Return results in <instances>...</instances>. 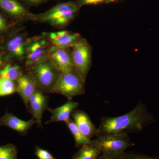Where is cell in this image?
Segmentation results:
<instances>
[{"instance_id": "obj_1", "label": "cell", "mask_w": 159, "mask_h": 159, "mask_svg": "<svg viewBox=\"0 0 159 159\" xmlns=\"http://www.w3.org/2000/svg\"><path fill=\"white\" fill-rule=\"evenodd\" d=\"M152 117L142 102L129 112L116 117H102L99 127L98 136L113 134L139 133L152 122Z\"/></svg>"}, {"instance_id": "obj_2", "label": "cell", "mask_w": 159, "mask_h": 159, "mask_svg": "<svg viewBox=\"0 0 159 159\" xmlns=\"http://www.w3.org/2000/svg\"><path fill=\"white\" fill-rule=\"evenodd\" d=\"M91 143L99 148L108 159H120L125 150L135 144L127 134H113L97 136Z\"/></svg>"}, {"instance_id": "obj_3", "label": "cell", "mask_w": 159, "mask_h": 159, "mask_svg": "<svg viewBox=\"0 0 159 159\" xmlns=\"http://www.w3.org/2000/svg\"><path fill=\"white\" fill-rule=\"evenodd\" d=\"M80 7L79 3L76 2L61 3L44 13L34 14V20L56 27H63L74 19Z\"/></svg>"}, {"instance_id": "obj_4", "label": "cell", "mask_w": 159, "mask_h": 159, "mask_svg": "<svg viewBox=\"0 0 159 159\" xmlns=\"http://www.w3.org/2000/svg\"><path fill=\"white\" fill-rule=\"evenodd\" d=\"M28 75L32 78L37 89L43 93H51L60 72L50 59L47 58L29 68Z\"/></svg>"}, {"instance_id": "obj_5", "label": "cell", "mask_w": 159, "mask_h": 159, "mask_svg": "<svg viewBox=\"0 0 159 159\" xmlns=\"http://www.w3.org/2000/svg\"><path fill=\"white\" fill-rule=\"evenodd\" d=\"M84 83L75 70L60 73L51 93L61 94L72 100L74 97L85 93Z\"/></svg>"}, {"instance_id": "obj_6", "label": "cell", "mask_w": 159, "mask_h": 159, "mask_svg": "<svg viewBox=\"0 0 159 159\" xmlns=\"http://www.w3.org/2000/svg\"><path fill=\"white\" fill-rule=\"evenodd\" d=\"M72 48L71 53L74 68L80 78L85 82L91 67L92 48L84 39H81Z\"/></svg>"}, {"instance_id": "obj_7", "label": "cell", "mask_w": 159, "mask_h": 159, "mask_svg": "<svg viewBox=\"0 0 159 159\" xmlns=\"http://www.w3.org/2000/svg\"><path fill=\"white\" fill-rule=\"evenodd\" d=\"M48 45L47 40L41 37L29 39L26 43V65L29 68L48 58Z\"/></svg>"}, {"instance_id": "obj_8", "label": "cell", "mask_w": 159, "mask_h": 159, "mask_svg": "<svg viewBox=\"0 0 159 159\" xmlns=\"http://www.w3.org/2000/svg\"><path fill=\"white\" fill-rule=\"evenodd\" d=\"M48 56L49 59L60 73H67L75 70L72 53L69 48L53 46L49 49Z\"/></svg>"}, {"instance_id": "obj_9", "label": "cell", "mask_w": 159, "mask_h": 159, "mask_svg": "<svg viewBox=\"0 0 159 159\" xmlns=\"http://www.w3.org/2000/svg\"><path fill=\"white\" fill-rule=\"evenodd\" d=\"M48 97L38 90L31 95L29 99L28 109L33 119L37 121L38 125L41 128L43 127L42 119L43 114L48 108Z\"/></svg>"}, {"instance_id": "obj_10", "label": "cell", "mask_w": 159, "mask_h": 159, "mask_svg": "<svg viewBox=\"0 0 159 159\" xmlns=\"http://www.w3.org/2000/svg\"><path fill=\"white\" fill-rule=\"evenodd\" d=\"M71 116L80 130L87 138L91 140L92 138L97 136V128L93 124L87 113L75 109Z\"/></svg>"}, {"instance_id": "obj_11", "label": "cell", "mask_w": 159, "mask_h": 159, "mask_svg": "<svg viewBox=\"0 0 159 159\" xmlns=\"http://www.w3.org/2000/svg\"><path fill=\"white\" fill-rule=\"evenodd\" d=\"M37 123V121L34 119L25 121L7 112L0 118V125L7 126L21 134L28 132L34 124Z\"/></svg>"}, {"instance_id": "obj_12", "label": "cell", "mask_w": 159, "mask_h": 159, "mask_svg": "<svg viewBox=\"0 0 159 159\" xmlns=\"http://www.w3.org/2000/svg\"><path fill=\"white\" fill-rule=\"evenodd\" d=\"M81 39L78 33L67 31H56L49 34V39L53 46L63 48L73 47Z\"/></svg>"}, {"instance_id": "obj_13", "label": "cell", "mask_w": 159, "mask_h": 159, "mask_svg": "<svg viewBox=\"0 0 159 159\" xmlns=\"http://www.w3.org/2000/svg\"><path fill=\"white\" fill-rule=\"evenodd\" d=\"M0 8L16 18L21 20L34 19V14L29 12L17 0H0Z\"/></svg>"}, {"instance_id": "obj_14", "label": "cell", "mask_w": 159, "mask_h": 159, "mask_svg": "<svg viewBox=\"0 0 159 159\" xmlns=\"http://www.w3.org/2000/svg\"><path fill=\"white\" fill-rule=\"evenodd\" d=\"M79 103L74 102L71 100H69L64 105L52 109L48 108V110L51 113V119L46 124L58 122H66L70 118L71 114L78 107Z\"/></svg>"}, {"instance_id": "obj_15", "label": "cell", "mask_w": 159, "mask_h": 159, "mask_svg": "<svg viewBox=\"0 0 159 159\" xmlns=\"http://www.w3.org/2000/svg\"><path fill=\"white\" fill-rule=\"evenodd\" d=\"M16 82V92L21 97L26 108L28 109L30 97L38 90L33 80L28 74H23Z\"/></svg>"}, {"instance_id": "obj_16", "label": "cell", "mask_w": 159, "mask_h": 159, "mask_svg": "<svg viewBox=\"0 0 159 159\" xmlns=\"http://www.w3.org/2000/svg\"><path fill=\"white\" fill-rule=\"evenodd\" d=\"M101 154L99 148L91 142L81 146L73 156L72 159H96Z\"/></svg>"}, {"instance_id": "obj_17", "label": "cell", "mask_w": 159, "mask_h": 159, "mask_svg": "<svg viewBox=\"0 0 159 159\" xmlns=\"http://www.w3.org/2000/svg\"><path fill=\"white\" fill-rule=\"evenodd\" d=\"M26 43L22 36L18 35L10 40L7 44L9 53L16 57H21L25 54Z\"/></svg>"}, {"instance_id": "obj_18", "label": "cell", "mask_w": 159, "mask_h": 159, "mask_svg": "<svg viewBox=\"0 0 159 159\" xmlns=\"http://www.w3.org/2000/svg\"><path fill=\"white\" fill-rule=\"evenodd\" d=\"M66 123L74 137L75 145L77 148L86 144L91 143L92 140L87 138L81 133L73 119L70 118Z\"/></svg>"}, {"instance_id": "obj_19", "label": "cell", "mask_w": 159, "mask_h": 159, "mask_svg": "<svg viewBox=\"0 0 159 159\" xmlns=\"http://www.w3.org/2000/svg\"><path fill=\"white\" fill-rule=\"evenodd\" d=\"M22 75L20 67L16 65H7L0 70V77L7 78L13 81H17Z\"/></svg>"}, {"instance_id": "obj_20", "label": "cell", "mask_w": 159, "mask_h": 159, "mask_svg": "<svg viewBox=\"0 0 159 159\" xmlns=\"http://www.w3.org/2000/svg\"><path fill=\"white\" fill-rule=\"evenodd\" d=\"M16 92V85L14 81L0 77V97L9 96Z\"/></svg>"}, {"instance_id": "obj_21", "label": "cell", "mask_w": 159, "mask_h": 159, "mask_svg": "<svg viewBox=\"0 0 159 159\" xmlns=\"http://www.w3.org/2000/svg\"><path fill=\"white\" fill-rule=\"evenodd\" d=\"M17 148L14 144L0 146V159H17Z\"/></svg>"}, {"instance_id": "obj_22", "label": "cell", "mask_w": 159, "mask_h": 159, "mask_svg": "<svg viewBox=\"0 0 159 159\" xmlns=\"http://www.w3.org/2000/svg\"><path fill=\"white\" fill-rule=\"evenodd\" d=\"M120 159H159L157 157H151L134 152H124Z\"/></svg>"}, {"instance_id": "obj_23", "label": "cell", "mask_w": 159, "mask_h": 159, "mask_svg": "<svg viewBox=\"0 0 159 159\" xmlns=\"http://www.w3.org/2000/svg\"><path fill=\"white\" fill-rule=\"evenodd\" d=\"M35 154L39 159H55L48 151L38 146L35 147Z\"/></svg>"}, {"instance_id": "obj_24", "label": "cell", "mask_w": 159, "mask_h": 159, "mask_svg": "<svg viewBox=\"0 0 159 159\" xmlns=\"http://www.w3.org/2000/svg\"><path fill=\"white\" fill-rule=\"evenodd\" d=\"M107 2L108 0H78V2L81 6L83 5H93L104 2Z\"/></svg>"}, {"instance_id": "obj_25", "label": "cell", "mask_w": 159, "mask_h": 159, "mask_svg": "<svg viewBox=\"0 0 159 159\" xmlns=\"http://www.w3.org/2000/svg\"><path fill=\"white\" fill-rule=\"evenodd\" d=\"M8 28L7 21L2 15L0 13V32L6 31Z\"/></svg>"}, {"instance_id": "obj_26", "label": "cell", "mask_w": 159, "mask_h": 159, "mask_svg": "<svg viewBox=\"0 0 159 159\" xmlns=\"http://www.w3.org/2000/svg\"><path fill=\"white\" fill-rule=\"evenodd\" d=\"M25 1L31 5H36L45 2L46 0H25Z\"/></svg>"}, {"instance_id": "obj_27", "label": "cell", "mask_w": 159, "mask_h": 159, "mask_svg": "<svg viewBox=\"0 0 159 159\" xmlns=\"http://www.w3.org/2000/svg\"><path fill=\"white\" fill-rule=\"evenodd\" d=\"M96 159H108L107 158V157H106L104 155L102 154L101 153V154L99 156V157H98Z\"/></svg>"}, {"instance_id": "obj_28", "label": "cell", "mask_w": 159, "mask_h": 159, "mask_svg": "<svg viewBox=\"0 0 159 159\" xmlns=\"http://www.w3.org/2000/svg\"><path fill=\"white\" fill-rule=\"evenodd\" d=\"M116 1H117V0H108L107 2H114Z\"/></svg>"}, {"instance_id": "obj_29", "label": "cell", "mask_w": 159, "mask_h": 159, "mask_svg": "<svg viewBox=\"0 0 159 159\" xmlns=\"http://www.w3.org/2000/svg\"><path fill=\"white\" fill-rule=\"evenodd\" d=\"M2 61V56L0 55V61Z\"/></svg>"}]
</instances>
